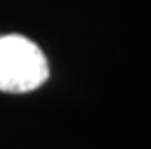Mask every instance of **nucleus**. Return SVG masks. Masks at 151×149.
<instances>
[{
    "instance_id": "1",
    "label": "nucleus",
    "mask_w": 151,
    "mask_h": 149,
    "mask_svg": "<svg viewBox=\"0 0 151 149\" xmlns=\"http://www.w3.org/2000/svg\"><path fill=\"white\" fill-rule=\"evenodd\" d=\"M49 78V62L42 49L18 33L0 36V91L29 93Z\"/></svg>"
}]
</instances>
